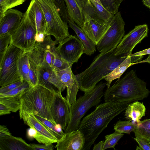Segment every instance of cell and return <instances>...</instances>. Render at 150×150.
I'll return each mask as SVG.
<instances>
[{
    "label": "cell",
    "mask_w": 150,
    "mask_h": 150,
    "mask_svg": "<svg viewBox=\"0 0 150 150\" xmlns=\"http://www.w3.org/2000/svg\"><path fill=\"white\" fill-rule=\"evenodd\" d=\"M125 118L130 121L138 123L145 115L146 108L143 103L135 101L128 104L125 110Z\"/></svg>",
    "instance_id": "cell-25"
},
{
    "label": "cell",
    "mask_w": 150,
    "mask_h": 150,
    "mask_svg": "<svg viewBox=\"0 0 150 150\" xmlns=\"http://www.w3.org/2000/svg\"><path fill=\"white\" fill-rule=\"evenodd\" d=\"M128 103L121 102H105L84 117L78 129L83 135L85 143L82 150H89L100 133L110 121L127 108Z\"/></svg>",
    "instance_id": "cell-1"
},
{
    "label": "cell",
    "mask_w": 150,
    "mask_h": 150,
    "mask_svg": "<svg viewBox=\"0 0 150 150\" xmlns=\"http://www.w3.org/2000/svg\"><path fill=\"white\" fill-rule=\"evenodd\" d=\"M35 71L38 78V84L55 92H62L65 89L66 87L61 82L54 69L40 66L36 68Z\"/></svg>",
    "instance_id": "cell-15"
},
{
    "label": "cell",
    "mask_w": 150,
    "mask_h": 150,
    "mask_svg": "<svg viewBox=\"0 0 150 150\" xmlns=\"http://www.w3.org/2000/svg\"><path fill=\"white\" fill-rule=\"evenodd\" d=\"M115 49L98 54L88 68L75 75L80 90L84 92L92 89L127 57L115 55Z\"/></svg>",
    "instance_id": "cell-3"
},
{
    "label": "cell",
    "mask_w": 150,
    "mask_h": 150,
    "mask_svg": "<svg viewBox=\"0 0 150 150\" xmlns=\"http://www.w3.org/2000/svg\"><path fill=\"white\" fill-rule=\"evenodd\" d=\"M56 92L39 84L30 87L19 99V114L23 112L32 113L47 119L56 125L51 106Z\"/></svg>",
    "instance_id": "cell-4"
},
{
    "label": "cell",
    "mask_w": 150,
    "mask_h": 150,
    "mask_svg": "<svg viewBox=\"0 0 150 150\" xmlns=\"http://www.w3.org/2000/svg\"><path fill=\"white\" fill-rule=\"evenodd\" d=\"M11 135L10 131L6 125H0V137Z\"/></svg>",
    "instance_id": "cell-42"
},
{
    "label": "cell",
    "mask_w": 150,
    "mask_h": 150,
    "mask_svg": "<svg viewBox=\"0 0 150 150\" xmlns=\"http://www.w3.org/2000/svg\"><path fill=\"white\" fill-rule=\"evenodd\" d=\"M80 7L82 10L84 6L86 0H75Z\"/></svg>",
    "instance_id": "cell-48"
},
{
    "label": "cell",
    "mask_w": 150,
    "mask_h": 150,
    "mask_svg": "<svg viewBox=\"0 0 150 150\" xmlns=\"http://www.w3.org/2000/svg\"><path fill=\"white\" fill-rule=\"evenodd\" d=\"M30 87L28 83L25 81L20 85L8 92L0 94V97H13L20 99L23 93Z\"/></svg>",
    "instance_id": "cell-32"
},
{
    "label": "cell",
    "mask_w": 150,
    "mask_h": 150,
    "mask_svg": "<svg viewBox=\"0 0 150 150\" xmlns=\"http://www.w3.org/2000/svg\"><path fill=\"white\" fill-rule=\"evenodd\" d=\"M26 133L28 138L32 139H35L37 134V132L34 127H31L27 129Z\"/></svg>",
    "instance_id": "cell-41"
},
{
    "label": "cell",
    "mask_w": 150,
    "mask_h": 150,
    "mask_svg": "<svg viewBox=\"0 0 150 150\" xmlns=\"http://www.w3.org/2000/svg\"><path fill=\"white\" fill-rule=\"evenodd\" d=\"M124 135V134L122 133L115 131L112 133L106 135L103 150L110 148L115 149L118 142Z\"/></svg>",
    "instance_id": "cell-31"
},
{
    "label": "cell",
    "mask_w": 150,
    "mask_h": 150,
    "mask_svg": "<svg viewBox=\"0 0 150 150\" xmlns=\"http://www.w3.org/2000/svg\"><path fill=\"white\" fill-rule=\"evenodd\" d=\"M139 144V146H137L136 150H149L150 148V144L144 141L137 138H133Z\"/></svg>",
    "instance_id": "cell-40"
},
{
    "label": "cell",
    "mask_w": 150,
    "mask_h": 150,
    "mask_svg": "<svg viewBox=\"0 0 150 150\" xmlns=\"http://www.w3.org/2000/svg\"><path fill=\"white\" fill-rule=\"evenodd\" d=\"M50 35L45 36L42 42H36L35 46L42 52L45 66L54 69V64L55 60L59 54L56 50V45L57 43L55 40L54 41L52 39Z\"/></svg>",
    "instance_id": "cell-19"
},
{
    "label": "cell",
    "mask_w": 150,
    "mask_h": 150,
    "mask_svg": "<svg viewBox=\"0 0 150 150\" xmlns=\"http://www.w3.org/2000/svg\"><path fill=\"white\" fill-rule=\"evenodd\" d=\"M55 1L62 19L65 22L67 23L69 19L64 0H55Z\"/></svg>",
    "instance_id": "cell-37"
},
{
    "label": "cell",
    "mask_w": 150,
    "mask_h": 150,
    "mask_svg": "<svg viewBox=\"0 0 150 150\" xmlns=\"http://www.w3.org/2000/svg\"><path fill=\"white\" fill-rule=\"evenodd\" d=\"M37 33L35 24L27 9L18 27L11 35V42L24 52H29L35 45Z\"/></svg>",
    "instance_id": "cell-8"
},
{
    "label": "cell",
    "mask_w": 150,
    "mask_h": 150,
    "mask_svg": "<svg viewBox=\"0 0 150 150\" xmlns=\"http://www.w3.org/2000/svg\"><path fill=\"white\" fill-rule=\"evenodd\" d=\"M21 119L30 127H34L37 132L35 139L39 143L50 144L57 143L58 139L32 113L23 112L19 114Z\"/></svg>",
    "instance_id": "cell-14"
},
{
    "label": "cell",
    "mask_w": 150,
    "mask_h": 150,
    "mask_svg": "<svg viewBox=\"0 0 150 150\" xmlns=\"http://www.w3.org/2000/svg\"><path fill=\"white\" fill-rule=\"evenodd\" d=\"M133 131L135 137L148 143L150 141V119L136 122Z\"/></svg>",
    "instance_id": "cell-27"
},
{
    "label": "cell",
    "mask_w": 150,
    "mask_h": 150,
    "mask_svg": "<svg viewBox=\"0 0 150 150\" xmlns=\"http://www.w3.org/2000/svg\"><path fill=\"white\" fill-rule=\"evenodd\" d=\"M11 111L6 107L0 103V115H3L11 113Z\"/></svg>",
    "instance_id": "cell-44"
},
{
    "label": "cell",
    "mask_w": 150,
    "mask_h": 150,
    "mask_svg": "<svg viewBox=\"0 0 150 150\" xmlns=\"http://www.w3.org/2000/svg\"><path fill=\"white\" fill-rule=\"evenodd\" d=\"M69 26L75 32L77 37L83 45L84 50V54L89 56L96 52V45L89 38L82 28L78 26L74 21L69 19Z\"/></svg>",
    "instance_id": "cell-24"
},
{
    "label": "cell",
    "mask_w": 150,
    "mask_h": 150,
    "mask_svg": "<svg viewBox=\"0 0 150 150\" xmlns=\"http://www.w3.org/2000/svg\"><path fill=\"white\" fill-rule=\"evenodd\" d=\"M44 13L46 26L45 36H54L57 44L69 37V26L62 19L55 0H37Z\"/></svg>",
    "instance_id": "cell-6"
},
{
    "label": "cell",
    "mask_w": 150,
    "mask_h": 150,
    "mask_svg": "<svg viewBox=\"0 0 150 150\" xmlns=\"http://www.w3.org/2000/svg\"><path fill=\"white\" fill-rule=\"evenodd\" d=\"M143 56H131L128 55L118 66L110 73L103 77V79L106 81L107 88L110 86L113 80L120 78L131 64L140 61Z\"/></svg>",
    "instance_id": "cell-22"
},
{
    "label": "cell",
    "mask_w": 150,
    "mask_h": 150,
    "mask_svg": "<svg viewBox=\"0 0 150 150\" xmlns=\"http://www.w3.org/2000/svg\"><path fill=\"white\" fill-rule=\"evenodd\" d=\"M44 33H40L36 34L35 36L36 42H41L43 41L45 37Z\"/></svg>",
    "instance_id": "cell-46"
},
{
    "label": "cell",
    "mask_w": 150,
    "mask_h": 150,
    "mask_svg": "<svg viewBox=\"0 0 150 150\" xmlns=\"http://www.w3.org/2000/svg\"><path fill=\"white\" fill-rule=\"evenodd\" d=\"M17 64L18 72L22 79L29 84L30 67L28 52H24L21 54L18 59Z\"/></svg>",
    "instance_id": "cell-28"
},
{
    "label": "cell",
    "mask_w": 150,
    "mask_h": 150,
    "mask_svg": "<svg viewBox=\"0 0 150 150\" xmlns=\"http://www.w3.org/2000/svg\"><path fill=\"white\" fill-rule=\"evenodd\" d=\"M65 3L69 19L74 21L82 28L84 20L82 10L75 0H64Z\"/></svg>",
    "instance_id": "cell-26"
},
{
    "label": "cell",
    "mask_w": 150,
    "mask_h": 150,
    "mask_svg": "<svg viewBox=\"0 0 150 150\" xmlns=\"http://www.w3.org/2000/svg\"><path fill=\"white\" fill-rule=\"evenodd\" d=\"M23 14L17 9L11 8L7 10L0 18V35H11L18 27Z\"/></svg>",
    "instance_id": "cell-17"
},
{
    "label": "cell",
    "mask_w": 150,
    "mask_h": 150,
    "mask_svg": "<svg viewBox=\"0 0 150 150\" xmlns=\"http://www.w3.org/2000/svg\"><path fill=\"white\" fill-rule=\"evenodd\" d=\"M27 10L36 25L37 34L40 33H44L46 26L45 18L37 0H31Z\"/></svg>",
    "instance_id": "cell-21"
},
{
    "label": "cell",
    "mask_w": 150,
    "mask_h": 150,
    "mask_svg": "<svg viewBox=\"0 0 150 150\" xmlns=\"http://www.w3.org/2000/svg\"><path fill=\"white\" fill-rule=\"evenodd\" d=\"M35 117L42 123L59 140L62 137L56 130L55 125L50 121L38 115L34 114Z\"/></svg>",
    "instance_id": "cell-36"
},
{
    "label": "cell",
    "mask_w": 150,
    "mask_h": 150,
    "mask_svg": "<svg viewBox=\"0 0 150 150\" xmlns=\"http://www.w3.org/2000/svg\"><path fill=\"white\" fill-rule=\"evenodd\" d=\"M82 11L91 17L108 22L111 21L114 16L94 0H86Z\"/></svg>",
    "instance_id": "cell-20"
},
{
    "label": "cell",
    "mask_w": 150,
    "mask_h": 150,
    "mask_svg": "<svg viewBox=\"0 0 150 150\" xmlns=\"http://www.w3.org/2000/svg\"><path fill=\"white\" fill-rule=\"evenodd\" d=\"M26 0H5L3 5L0 6V18L8 10L20 5Z\"/></svg>",
    "instance_id": "cell-35"
},
{
    "label": "cell",
    "mask_w": 150,
    "mask_h": 150,
    "mask_svg": "<svg viewBox=\"0 0 150 150\" xmlns=\"http://www.w3.org/2000/svg\"><path fill=\"white\" fill-rule=\"evenodd\" d=\"M0 103L6 107L11 112H13L19 110L21 108L19 99L17 97H0Z\"/></svg>",
    "instance_id": "cell-30"
},
{
    "label": "cell",
    "mask_w": 150,
    "mask_h": 150,
    "mask_svg": "<svg viewBox=\"0 0 150 150\" xmlns=\"http://www.w3.org/2000/svg\"><path fill=\"white\" fill-rule=\"evenodd\" d=\"M150 54V48L132 54L130 56H143L146 54Z\"/></svg>",
    "instance_id": "cell-43"
},
{
    "label": "cell",
    "mask_w": 150,
    "mask_h": 150,
    "mask_svg": "<svg viewBox=\"0 0 150 150\" xmlns=\"http://www.w3.org/2000/svg\"><path fill=\"white\" fill-rule=\"evenodd\" d=\"M5 0H0V6H1L3 4Z\"/></svg>",
    "instance_id": "cell-50"
},
{
    "label": "cell",
    "mask_w": 150,
    "mask_h": 150,
    "mask_svg": "<svg viewBox=\"0 0 150 150\" xmlns=\"http://www.w3.org/2000/svg\"><path fill=\"white\" fill-rule=\"evenodd\" d=\"M0 150H33L21 138L12 135L0 137Z\"/></svg>",
    "instance_id": "cell-23"
},
{
    "label": "cell",
    "mask_w": 150,
    "mask_h": 150,
    "mask_svg": "<svg viewBox=\"0 0 150 150\" xmlns=\"http://www.w3.org/2000/svg\"><path fill=\"white\" fill-rule=\"evenodd\" d=\"M102 6L112 15L118 12L119 6L123 0H99Z\"/></svg>",
    "instance_id": "cell-33"
},
{
    "label": "cell",
    "mask_w": 150,
    "mask_h": 150,
    "mask_svg": "<svg viewBox=\"0 0 150 150\" xmlns=\"http://www.w3.org/2000/svg\"><path fill=\"white\" fill-rule=\"evenodd\" d=\"M54 70L62 83L67 88L66 98L70 104H74L79 87L75 75L72 72L71 67L62 70L55 68Z\"/></svg>",
    "instance_id": "cell-16"
},
{
    "label": "cell",
    "mask_w": 150,
    "mask_h": 150,
    "mask_svg": "<svg viewBox=\"0 0 150 150\" xmlns=\"http://www.w3.org/2000/svg\"><path fill=\"white\" fill-rule=\"evenodd\" d=\"M30 144L33 150H53L54 149L53 145L52 144H41L32 143Z\"/></svg>",
    "instance_id": "cell-39"
},
{
    "label": "cell",
    "mask_w": 150,
    "mask_h": 150,
    "mask_svg": "<svg viewBox=\"0 0 150 150\" xmlns=\"http://www.w3.org/2000/svg\"><path fill=\"white\" fill-rule=\"evenodd\" d=\"M149 150H150V149H149Z\"/></svg>",
    "instance_id": "cell-52"
},
{
    "label": "cell",
    "mask_w": 150,
    "mask_h": 150,
    "mask_svg": "<svg viewBox=\"0 0 150 150\" xmlns=\"http://www.w3.org/2000/svg\"><path fill=\"white\" fill-rule=\"evenodd\" d=\"M125 23L120 12L113 16L110 27L96 45L100 53H106L115 49L125 35Z\"/></svg>",
    "instance_id": "cell-9"
},
{
    "label": "cell",
    "mask_w": 150,
    "mask_h": 150,
    "mask_svg": "<svg viewBox=\"0 0 150 150\" xmlns=\"http://www.w3.org/2000/svg\"><path fill=\"white\" fill-rule=\"evenodd\" d=\"M11 41L10 35L6 34L0 35V62L3 59Z\"/></svg>",
    "instance_id": "cell-34"
},
{
    "label": "cell",
    "mask_w": 150,
    "mask_h": 150,
    "mask_svg": "<svg viewBox=\"0 0 150 150\" xmlns=\"http://www.w3.org/2000/svg\"><path fill=\"white\" fill-rule=\"evenodd\" d=\"M136 124V122L132 121H122L120 120L114 125V129L121 133L129 134L134 131Z\"/></svg>",
    "instance_id": "cell-29"
},
{
    "label": "cell",
    "mask_w": 150,
    "mask_h": 150,
    "mask_svg": "<svg viewBox=\"0 0 150 150\" xmlns=\"http://www.w3.org/2000/svg\"><path fill=\"white\" fill-rule=\"evenodd\" d=\"M71 105L61 92L55 93L51 106V112L54 122L60 124L64 130L70 121Z\"/></svg>",
    "instance_id": "cell-12"
},
{
    "label": "cell",
    "mask_w": 150,
    "mask_h": 150,
    "mask_svg": "<svg viewBox=\"0 0 150 150\" xmlns=\"http://www.w3.org/2000/svg\"><path fill=\"white\" fill-rule=\"evenodd\" d=\"M106 86V82L101 81L91 89L84 92L83 96L71 105L70 120L64 133L78 129L82 118L87 111L92 107L98 105L101 101L103 90Z\"/></svg>",
    "instance_id": "cell-5"
},
{
    "label": "cell",
    "mask_w": 150,
    "mask_h": 150,
    "mask_svg": "<svg viewBox=\"0 0 150 150\" xmlns=\"http://www.w3.org/2000/svg\"><path fill=\"white\" fill-rule=\"evenodd\" d=\"M84 23L82 30L96 45L110 27L111 21L108 22L91 17L82 11Z\"/></svg>",
    "instance_id": "cell-13"
},
{
    "label": "cell",
    "mask_w": 150,
    "mask_h": 150,
    "mask_svg": "<svg viewBox=\"0 0 150 150\" xmlns=\"http://www.w3.org/2000/svg\"><path fill=\"white\" fill-rule=\"evenodd\" d=\"M24 51L14 45L11 42L2 59L0 62V86H4L10 84L23 80L18 69V60Z\"/></svg>",
    "instance_id": "cell-7"
},
{
    "label": "cell",
    "mask_w": 150,
    "mask_h": 150,
    "mask_svg": "<svg viewBox=\"0 0 150 150\" xmlns=\"http://www.w3.org/2000/svg\"><path fill=\"white\" fill-rule=\"evenodd\" d=\"M83 44L76 35H70L59 43L56 50L59 55L72 66L77 63L84 54Z\"/></svg>",
    "instance_id": "cell-11"
},
{
    "label": "cell",
    "mask_w": 150,
    "mask_h": 150,
    "mask_svg": "<svg viewBox=\"0 0 150 150\" xmlns=\"http://www.w3.org/2000/svg\"><path fill=\"white\" fill-rule=\"evenodd\" d=\"M104 141L102 140L98 143L94 144L93 147V150H103Z\"/></svg>",
    "instance_id": "cell-45"
},
{
    "label": "cell",
    "mask_w": 150,
    "mask_h": 150,
    "mask_svg": "<svg viewBox=\"0 0 150 150\" xmlns=\"http://www.w3.org/2000/svg\"><path fill=\"white\" fill-rule=\"evenodd\" d=\"M148 143L150 144V141Z\"/></svg>",
    "instance_id": "cell-51"
},
{
    "label": "cell",
    "mask_w": 150,
    "mask_h": 150,
    "mask_svg": "<svg viewBox=\"0 0 150 150\" xmlns=\"http://www.w3.org/2000/svg\"><path fill=\"white\" fill-rule=\"evenodd\" d=\"M150 91L145 82L138 78L132 70L119 78L104 92L105 102L118 101L127 103L147 97Z\"/></svg>",
    "instance_id": "cell-2"
},
{
    "label": "cell",
    "mask_w": 150,
    "mask_h": 150,
    "mask_svg": "<svg viewBox=\"0 0 150 150\" xmlns=\"http://www.w3.org/2000/svg\"><path fill=\"white\" fill-rule=\"evenodd\" d=\"M24 81L21 80L6 86L1 87L0 88V94L4 93L13 90L21 84Z\"/></svg>",
    "instance_id": "cell-38"
},
{
    "label": "cell",
    "mask_w": 150,
    "mask_h": 150,
    "mask_svg": "<svg viewBox=\"0 0 150 150\" xmlns=\"http://www.w3.org/2000/svg\"><path fill=\"white\" fill-rule=\"evenodd\" d=\"M143 63H148L150 64V54H149L148 56L146 59L140 61L138 62L133 63L131 64L130 65V67L134 64Z\"/></svg>",
    "instance_id": "cell-47"
},
{
    "label": "cell",
    "mask_w": 150,
    "mask_h": 150,
    "mask_svg": "<svg viewBox=\"0 0 150 150\" xmlns=\"http://www.w3.org/2000/svg\"><path fill=\"white\" fill-rule=\"evenodd\" d=\"M148 28L146 24L135 26L134 28L125 35L121 42L114 50L115 56L131 55L134 47L147 37Z\"/></svg>",
    "instance_id": "cell-10"
},
{
    "label": "cell",
    "mask_w": 150,
    "mask_h": 150,
    "mask_svg": "<svg viewBox=\"0 0 150 150\" xmlns=\"http://www.w3.org/2000/svg\"><path fill=\"white\" fill-rule=\"evenodd\" d=\"M143 4L150 10V0H142Z\"/></svg>",
    "instance_id": "cell-49"
},
{
    "label": "cell",
    "mask_w": 150,
    "mask_h": 150,
    "mask_svg": "<svg viewBox=\"0 0 150 150\" xmlns=\"http://www.w3.org/2000/svg\"><path fill=\"white\" fill-rule=\"evenodd\" d=\"M85 139L82 133L77 129L64 133L57 142L55 147L57 150H82Z\"/></svg>",
    "instance_id": "cell-18"
}]
</instances>
